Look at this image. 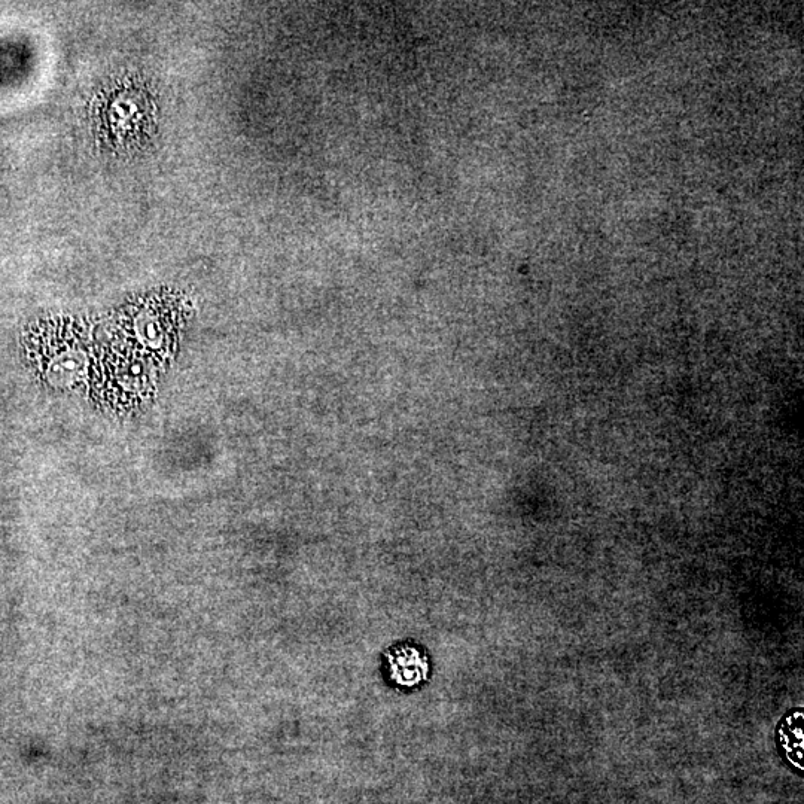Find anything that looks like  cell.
<instances>
[{
    "instance_id": "6da1fadb",
    "label": "cell",
    "mask_w": 804,
    "mask_h": 804,
    "mask_svg": "<svg viewBox=\"0 0 804 804\" xmlns=\"http://www.w3.org/2000/svg\"><path fill=\"white\" fill-rule=\"evenodd\" d=\"M389 669L394 681L413 687L428 675V660L416 648L401 645L389 654Z\"/></svg>"
},
{
    "instance_id": "7a4b0ae2",
    "label": "cell",
    "mask_w": 804,
    "mask_h": 804,
    "mask_svg": "<svg viewBox=\"0 0 804 804\" xmlns=\"http://www.w3.org/2000/svg\"><path fill=\"white\" fill-rule=\"evenodd\" d=\"M797 736H802V727L785 729V748L791 751V760L802 761L803 737L797 739Z\"/></svg>"
}]
</instances>
